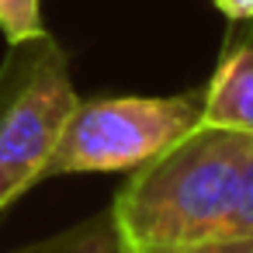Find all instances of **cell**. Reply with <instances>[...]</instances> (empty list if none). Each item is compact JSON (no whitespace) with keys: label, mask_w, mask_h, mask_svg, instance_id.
Here are the masks:
<instances>
[{"label":"cell","mask_w":253,"mask_h":253,"mask_svg":"<svg viewBox=\"0 0 253 253\" xmlns=\"http://www.w3.org/2000/svg\"><path fill=\"white\" fill-rule=\"evenodd\" d=\"M246 135L198 125L132 170L111 201L125 253H170L232 236Z\"/></svg>","instance_id":"6da1fadb"},{"label":"cell","mask_w":253,"mask_h":253,"mask_svg":"<svg viewBox=\"0 0 253 253\" xmlns=\"http://www.w3.org/2000/svg\"><path fill=\"white\" fill-rule=\"evenodd\" d=\"M77 101L66 52L49 32L11 45L0 66V211L45 180Z\"/></svg>","instance_id":"7a4b0ae2"},{"label":"cell","mask_w":253,"mask_h":253,"mask_svg":"<svg viewBox=\"0 0 253 253\" xmlns=\"http://www.w3.org/2000/svg\"><path fill=\"white\" fill-rule=\"evenodd\" d=\"M201 125V97L77 101L45 163V177L139 170Z\"/></svg>","instance_id":"3957f363"},{"label":"cell","mask_w":253,"mask_h":253,"mask_svg":"<svg viewBox=\"0 0 253 253\" xmlns=\"http://www.w3.org/2000/svg\"><path fill=\"white\" fill-rule=\"evenodd\" d=\"M201 122L253 139V39L222 56L201 94Z\"/></svg>","instance_id":"277c9868"},{"label":"cell","mask_w":253,"mask_h":253,"mask_svg":"<svg viewBox=\"0 0 253 253\" xmlns=\"http://www.w3.org/2000/svg\"><path fill=\"white\" fill-rule=\"evenodd\" d=\"M14 253H125V246H122L111 208H104L101 215H94L73 229H63L42 243H32L25 250H14Z\"/></svg>","instance_id":"5b68a950"},{"label":"cell","mask_w":253,"mask_h":253,"mask_svg":"<svg viewBox=\"0 0 253 253\" xmlns=\"http://www.w3.org/2000/svg\"><path fill=\"white\" fill-rule=\"evenodd\" d=\"M0 32L11 45L45 35L42 25V0H0Z\"/></svg>","instance_id":"8992f818"},{"label":"cell","mask_w":253,"mask_h":253,"mask_svg":"<svg viewBox=\"0 0 253 253\" xmlns=\"http://www.w3.org/2000/svg\"><path fill=\"white\" fill-rule=\"evenodd\" d=\"M232 236H253V139L246 142L243 177H239V201L232 215Z\"/></svg>","instance_id":"52a82bcc"},{"label":"cell","mask_w":253,"mask_h":253,"mask_svg":"<svg viewBox=\"0 0 253 253\" xmlns=\"http://www.w3.org/2000/svg\"><path fill=\"white\" fill-rule=\"evenodd\" d=\"M170 253H253V236H229V239H215V243H201V246H187V250H170Z\"/></svg>","instance_id":"ba28073f"},{"label":"cell","mask_w":253,"mask_h":253,"mask_svg":"<svg viewBox=\"0 0 253 253\" xmlns=\"http://www.w3.org/2000/svg\"><path fill=\"white\" fill-rule=\"evenodd\" d=\"M215 7L229 18V21H243L253 18V0H215Z\"/></svg>","instance_id":"9c48e42d"}]
</instances>
